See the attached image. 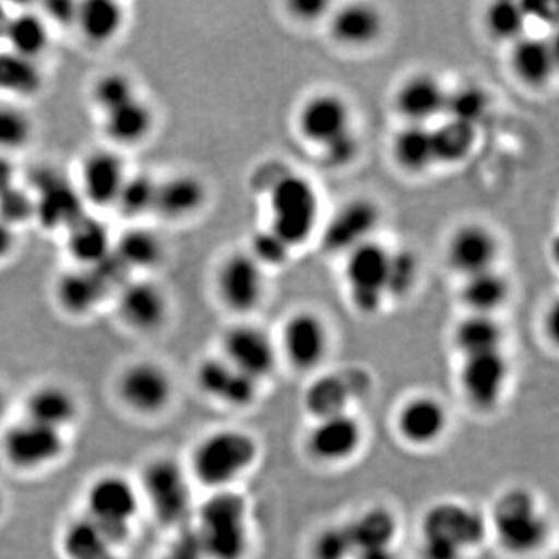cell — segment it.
<instances>
[{"label":"cell","instance_id":"31","mask_svg":"<svg viewBox=\"0 0 559 559\" xmlns=\"http://www.w3.org/2000/svg\"><path fill=\"white\" fill-rule=\"evenodd\" d=\"M66 231V249L79 267L90 270L112 253L114 240L108 227L94 216L81 215Z\"/></svg>","mask_w":559,"mask_h":559},{"label":"cell","instance_id":"12","mask_svg":"<svg viewBox=\"0 0 559 559\" xmlns=\"http://www.w3.org/2000/svg\"><path fill=\"white\" fill-rule=\"evenodd\" d=\"M116 305L121 323L139 334L157 333L171 312L167 293L153 280H128L117 290Z\"/></svg>","mask_w":559,"mask_h":559},{"label":"cell","instance_id":"53","mask_svg":"<svg viewBox=\"0 0 559 559\" xmlns=\"http://www.w3.org/2000/svg\"><path fill=\"white\" fill-rule=\"evenodd\" d=\"M39 13L51 28H73L75 27L76 13H79V2H73V0H49V2H44L40 5Z\"/></svg>","mask_w":559,"mask_h":559},{"label":"cell","instance_id":"50","mask_svg":"<svg viewBox=\"0 0 559 559\" xmlns=\"http://www.w3.org/2000/svg\"><path fill=\"white\" fill-rule=\"evenodd\" d=\"M35 216V200L16 186L0 193V223L14 227Z\"/></svg>","mask_w":559,"mask_h":559},{"label":"cell","instance_id":"52","mask_svg":"<svg viewBox=\"0 0 559 559\" xmlns=\"http://www.w3.org/2000/svg\"><path fill=\"white\" fill-rule=\"evenodd\" d=\"M323 148V160L331 167H345L349 162L355 160L358 154V139L352 131L345 132L341 138L331 140Z\"/></svg>","mask_w":559,"mask_h":559},{"label":"cell","instance_id":"19","mask_svg":"<svg viewBox=\"0 0 559 559\" xmlns=\"http://www.w3.org/2000/svg\"><path fill=\"white\" fill-rule=\"evenodd\" d=\"M347 524L352 559H396L400 522L385 507H370Z\"/></svg>","mask_w":559,"mask_h":559},{"label":"cell","instance_id":"57","mask_svg":"<svg viewBox=\"0 0 559 559\" xmlns=\"http://www.w3.org/2000/svg\"><path fill=\"white\" fill-rule=\"evenodd\" d=\"M11 13L3 3H0V40L5 36L7 25H9Z\"/></svg>","mask_w":559,"mask_h":559},{"label":"cell","instance_id":"46","mask_svg":"<svg viewBox=\"0 0 559 559\" xmlns=\"http://www.w3.org/2000/svg\"><path fill=\"white\" fill-rule=\"evenodd\" d=\"M488 108L489 97L487 92L479 86L469 84V86L459 87L457 91L448 94L444 112L450 116V120L477 128V124L487 116Z\"/></svg>","mask_w":559,"mask_h":559},{"label":"cell","instance_id":"13","mask_svg":"<svg viewBox=\"0 0 559 559\" xmlns=\"http://www.w3.org/2000/svg\"><path fill=\"white\" fill-rule=\"evenodd\" d=\"M128 175L121 151L112 146L91 150L80 165L81 200L92 207L114 209Z\"/></svg>","mask_w":559,"mask_h":559},{"label":"cell","instance_id":"14","mask_svg":"<svg viewBox=\"0 0 559 559\" xmlns=\"http://www.w3.org/2000/svg\"><path fill=\"white\" fill-rule=\"evenodd\" d=\"M263 266L250 253L235 252L219 264L216 293L227 310L246 314L263 299Z\"/></svg>","mask_w":559,"mask_h":559},{"label":"cell","instance_id":"29","mask_svg":"<svg viewBox=\"0 0 559 559\" xmlns=\"http://www.w3.org/2000/svg\"><path fill=\"white\" fill-rule=\"evenodd\" d=\"M496 257L498 241L495 235L477 224H469L455 231L448 249L451 266L466 277L492 270Z\"/></svg>","mask_w":559,"mask_h":559},{"label":"cell","instance_id":"30","mask_svg":"<svg viewBox=\"0 0 559 559\" xmlns=\"http://www.w3.org/2000/svg\"><path fill=\"white\" fill-rule=\"evenodd\" d=\"M448 92L433 76L419 73L396 92L395 105L401 116L412 124H426L447 108Z\"/></svg>","mask_w":559,"mask_h":559},{"label":"cell","instance_id":"59","mask_svg":"<svg viewBox=\"0 0 559 559\" xmlns=\"http://www.w3.org/2000/svg\"><path fill=\"white\" fill-rule=\"evenodd\" d=\"M0 510H2V496H0Z\"/></svg>","mask_w":559,"mask_h":559},{"label":"cell","instance_id":"22","mask_svg":"<svg viewBox=\"0 0 559 559\" xmlns=\"http://www.w3.org/2000/svg\"><path fill=\"white\" fill-rule=\"evenodd\" d=\"M380 210L369 200H355L345 204L333 216L323 234V248L329 252L348 253L377 229Z\"/></svg>","mask_w":559,"mask_h":559},{"label":"cell","instance_id":"15","mask_svg":"<svg viewBox=\"0 0 559 559\" xmlns=\"http://www.w3.org/2000/svg\"><path fill=\"white\" fill-rule=\"evenodd\" d=\"M364 443V426L352 412L316 419L307 436V451L316 462L340 465L358 454Z\"/></svg>","mask_w":559,"mask_h":559},{"label":"cell","instance_id":"20","mask_svg":"<svg viewBox=\"0 0 559 559\" xmlns=\"http://www.w3.org/2000/svg\"><path fill=\"white\" fill-rule=\"evenodd\" d=\"M396 432L414 448L439 443L450 428V412L437 396L415 395L396 414Z\"/></svg>","mask_w":559,"mask_h":559},{"label":"cell","instance_id":"3","mask_svg":"<svg viewBox=\"0 0 559 559\" xmlns=\"http://www.w3.org/2000/svg\"><path fill=\"white\" fill-rule=\"evenodd\" d=\"M488 532L500 549L513 557H528L546 546L550 521L538 498L527 488L506 489L487 516Z\"/></svg>","mask_w":559,"mask_h":559},{"label":"cell","instance_id":"36","mask_svg":"<svg viewBox=\"0 0 559 559\" xmlns=\"http://www.w3.org/2000/svg\"><path fill=\"white\" fill-rule=\"evenodd\" d=\"M382 17L380 11L366 3H353L342 9L331 24L334 39L345 46H367L380 36Z\"/></svg>","mask_w":559,"mask_h":559},{"label":"cell","instance_id":"55","mask_svg":"<svg viewBox=\"0 0 559 559\" xmlns=\"http://www.w3.org/2000/svg\"><path fill=\"white\" fill-rule=\"evenodd\" d=\"M164 559H205L194 532L178 540Z\"/></svg>","mask_w":559,"mask_h":559},{"label":"cell","instance_id":"21","mask_svg":"<svg viewBox=\"0 0 559 559\" xmlns=\"http://www.w3.org/2000/svg\"><path fill=\"white\" fill-rule=\"evenodd\" d=\"M282 345L294 369L312 370L320 366L329 353V330L319 316L297 312L283 329Z\"/></svg>","mask_w":559,"mask_h":559},{"label":"cell","instance_id":"44","mask_svg":"<svg viewBox=\"0 0 559 559\" xmlns=\"http://www.w3.org/2000/svg\"><path fill=\"white\" fill-rule=\"evenodd\" d=\"M35 123L20 103L0 102V156H9L31 145Z\"/></svg>","mask_w":559,"mask_h":559},{"label":"cell","instance_id":"39","mask_svg":"<svg viewBox=\"0 0 559 559\" xmlns=\"http://www.w3.org/2000/svg\"><path fill=\"white\" fill-rule=\"evenodd\" d=\"M503 331L499 322L487 314H471L455 326V348L463 358L481 355V353L502 349Z\"/></svg>","mask_w":559,"mask_h":559},{"label":"cell","instance_id":"10","mask_svg":"<svg viewBox=\"0 0 559 559\" xmlns=\"http://www.w3.org/2000/svg\"><path fill=\"white\" fill-rule=\"evenodd\" d=\"M390 252L374 241H367L348 252L347 277L349 297L356 310L374 314L388 297Z\"/></svg>","mask_w":559,"mask_h":559},{"label":"cell","instance_id":"42","mask_svg":"<svg viewBox=\"0 0 559 559\" xmlns=\"http://www.w3.org/2000/svg\"><path fill=\"white\" fill-rule=\"evenodd\" d=\"M157 179L148 173H130L124 180L114 210L121 218L135 221L154 213L156 204Z\"/></svg>","mask_w":559,"mask_h":559},{"label":"cell","instance_id":"2","mask_svg":"<svg viewBox=\"0 0 559 559\" xmlns=\"http://www.w3.org/2000/svg\"><path fill=\"white\" fill-rule=\"evenodd\" d=\"M260 457V444L242 429L213 430L202 437L190 455V476L215 491L231 489Z\"/></svg>","mask_w":559,"mask_h":559},{"label":"cell","instance_id":"33","mask_svg":"<svg viewBox=\"0 0 559 559\" xmlns=\"http://www.w3.org/2000/svg\"><path fill=\"white\" fill-rule=\"evenodd\" d=\"M43 68L39 61L28 60L9 49L0 50V95L20 103L38 97L44 90Z\"/></svg>","mask_w":559,"mask_h":559},{"label":"cell","instance_id":"37","mask_svg":"<svg viewBox=\"0 0 559 559\" xmlns=\"http://www.w3.org/2000/svg\"><path fill=\"white\" fill-rule=\"evenodd\" d=\"M555 62H557L555 51L544 39H518L513 53H511L514 72L524 83L532 84V86H539L550 79Z\"/></svg>","mask_w":559,"mask_h":559},{"label":"cell","instance_id":"18","mask_svg":"<svg viewBox=\"0 0 559 559\" xmlns=\"http://www.w3.org/2000/svg\"><path fill=\"white\" fill-rule=\"evenodd\" d=\"M194 378L205 396L231 409H248L260 396V382L235 369L223 356L201 360Z\"/></svg>","mask_w":559,"mask_h":559},{"label":"cell","instance_id":"48","mask_svg":"<svg viewBox=\"0 0 559 559\" xmlns=\"http://www.w3.org/2000/svg\"><path fill=\"white\" fill-rule=\"evenodd\" d=\"M418 275L417 257L411 250L390 253L388 267V296L404 297L414 288Z\"/></svg>","mask_w":559,"mask_h":559},{"label":"cell","instance_id":"41","mask_svg":"<svg viewBox=\"0 0 559 559\" xmlns=\"http://www.w3.org/2000/svg\"><path fill=\"white\" fill-rule=\"evenodd\" d=\"M80 200L81 198L76 197L75 191H70L69 187L50 183L39 200H35V216H39L40 223L49 229H68L83 215L79 209Z\"/></svg>","mask_w":559,"mask_h":559},{"label":"cell","instance_id":"17","mask_svg":"<svg viewBox=\"0 0 559 559\" xmlns=\"http://www.w3.org/2000/svg\"><path fill=\"white\" fill-rule=\"evenodd\" d=\"M369 390L370 382L360 371L323 373L305 389L304 407L314 421L334 417L349 412V406Z\"/></svg>","mask_w":559,"mask_h":559},{"label":"cell","instance_id":"28","mask_svg":"<svg viewBox=\"0 0 559 559\" xmlns=\"http://www.w3.org/2000/svg\"><path fill=\"white\" fill-rule=\"evenodd\" d=\"M127 10L117 0H83L79 2L75 31L92 47H106L119 38L127 25Z\"/></svg>","mask_w":559,"mask_h":559},{"label":"cell","instance_id":"49","mask_svg":"<svg viewBox=\"0 0 559 559\" xmlns=\"http://www.w3.org/2000/svg\"><path fill=\"white\" fill-rule=\"evenodd\" d=\"M312 559H352V540L347 524H334L316 536L311 547Z\"/></svg>","mask_w":559,"mask_h":559},{"label":"cell","instance_id":"11","mask_svg":"<svg viewBox=\"0 0 559 559\" xmlns=\"http://www.w3.org/2000/svg\"><path fill=\"white\" fill-rule=\"evenodd\" d=\"M460 390L469 406L480 412L498 409L510 382V362L502 349L463 358Z\"/></svg>","mask_w":559,"mask_h":559},{"label":"cell","instance_id":"54","mask_svg":"<svg viewBox=\"0 0 559 559\" xmlns=\"http://www.w3.org/2000/svg\"><path fill=\"white\" fill-rule=\"evenodd\" d=\"M329 9V2L323 0H294L289 3L290 13L301 21H316Z\"/></svg>","mask_w":559,"mask_h":559},{"label":"cell","instance_id":"5","mask_svg":"<svg viewBox=\"0 0 559 559\" xmlns=\"http://www.w3.org/2000/svg\"><path fill=\"white\" fill-rule=\"evenodd\" d=\"M139 487L119 473H106L92 480L84 496L87 520L98 525L117 544L131 533L140 511Z\"/></svg>","mask_w":559,"mask_h":559},{"label":"cell","instance_id":"43","mask_svg":"<svg viewBox=\"0 0 559 559\" xmlns=\"http://www.w3.org/2000/svg\"><path fill=\"white\" fill-rule=\"evenodd\" d=\"M476 135V128L455 120H448L432 130L436 164H459L465 160L474 148Z\"/></svg>","mask_w":559,"mask_h":559},{"label":"cell","instance_id":"26","mask_svg":"<svg viewBox=\"0 0 559 559\" xmlns=\"http://www.w3.org/2000/svg\"><path fill=\"white\" fill-rule=\"evenodd\" d=\"M24 409L25 418L64 432L79 418L80 401L66 385L49 382L28 393Z\"/></svg>","mask_w":559,"mask_h":559},{"label":"cell","instance_id":"16","mask_svg":"<svg viewBox=\"0 0 559 559\" xmlns=\"http://www.w3.org/2000/svg\"><path fill=\"white\" fill-rule=\"evenodd\" d=\"M223 358L261 384L277 366V348L266 331L240 323L224 334Z\"/></svg>","mask_w":559,"mask_h":559},{"label":"cell","instance_id":"47","mask_svg":"<svg viewBox=\"0 0 559 559\" xmlns=\"http://www.w3.org/2000/svg\"><path fill=\"white\" fill-rule=\"evenodd\" d=\"M525 21H527V14L522 3L510 2V0L492 3L485 17L488 32L500 40L521 39Z\"/></svg>","mask_w":559,"mask_h":559},{"label":"cell","instance_id":"7","mask_svg":"<svg viewBox=\"0 0 559 559\" xmlns=\"http://www.w3.org/2000/svg\"><path fill=\"white\" fill-rule=\"evenodd\" d=\"M139 491L160 524L178 525L187 520L191 510V487L189 473L178 460L160 455L146 462Z\"/></svg>","mask_w":559,"mask_h":559},{"label":"cell","instance_id":"56","mask_svg":"<svg viewBox=\"0 0 559 559\" xmlns=\"http://www.w3.org/2000/svg\"><path fill=\"white\" fill-rule=\"evenodd\" d=\"M14 186V167L9 156H0V193Z\"/></svg>","mask_w":559,"mask_h":559},{"label":"cell","instance_id":"8","mask_svg":"<svg viewBox=\"0 0 559 559\" xmlns=\"http://www.w3.org/2000/svg\"><path fill=\"white\" fill-rule=\"evenodd\" d=\"M116 393L128 411L142 417L164 414L175 400L170 371L154 360H135L120 371Z\"/></svg>","mask_w":559,"mask_h":559},{"label":"cell","instance_id":"38","mask_svg":"<svg viewBox=\"0 0 559 559\" xmlns=\"http://www.w3.org/2000/svg\"><path fill=\"white\" fill-rule=\"evenodd\" d=\"M393 157L406 171L428 170L436 164L432 130L426 124H407L393 139Z\"/></svg>","mask_w":559,"mask_h":559},{"label":"cell","instance_id":"32","mask_svg":"<svg viewBox=\"0 0 559 559\" xmlns=\"http://www.w3.org/2000/svg\"><path fill=\"white\" fill-rule=\"evenodd\" d=\"M112 253L128 272L153 271L164 263L165 245L157 231L135 226L114 240Z\"/></svg>","mask_w":559,"mask_h":559},{"label":"cell","instance_id":"23","mask_svg":"<svg viewBox=\"0 0 559 559\" xmlns=\"http://www.w3.org/2000/svg\"><path fill=\"white\" fill-rule=\"evenodd\" d=\"M207 202V187L197 175L176 173L157 180L154 215L179 223L198 215Z\"/></svg>","mask_w":559,"mask_h":559},{"label":"cell","instance_id":"9","mask_svg":"<svg viewBox=\"0 0 559 559\" xmlns=\"http://www.w3.org/2000/svg\"><path fill=\"white\" fill-rule=\"evenodd\" d=\"M2 452L13 468L25 473L49 468L64 455V432L24 418L3 433Z\"/></svg>","mask_w":559,"mask_h":559},{"label":"cell","instance_id":"4","mask_svg":"<svg viewBox=\"0 0 559 559\" xmlns=\"http://www.w3.org/2000/svg\"><path fill=\"white\" fill-rule=\"evenodd\" d=\"M205 559H245L250 547L249 502L231 489L215 491L198 513L194 530Z\"/></svg>","mask_w":559,"mask_h":559},{"label":"cell","instance_id":"51","mask_svg":"<svg viewBox=\"0 0 559 559\" xmlns=\"http://www.w3.org/2000/svg\"><path fill=\"white\" fill-rule=\"evenodd\" d=\"M290 248L274 231L263 230L253 237L252 252L253 257L261 266H280L288 260Z\"/></svg>","mask_w":559,"mask_h":559},{"label":"cell","instance_id":"35","mask_svg":"<svg viewBox=\"0 0 559 559\" xmlns=\"http://www.w3.org/2000/svg\"><path fill=\"white\" fill-rule=\"evenodd\" d=\"M119 544L86 516L76 518L61 533L66 559H119Z\"/></svg>","mask_w":559,"mask_h":559},{"label":"cell","instance_id":"40","mask_svg":"<svg viewBox=\"0 0 559 559\" xmlns=\"http://www.w3.org/2000/svg\"><path fill=\"white\" fill-rule=\"evenodd\" d=\"M509 296V282L495 270L466 277L462 290V299L468 305L473 314L491 316L506 304Z\"/></svg>","mask_w":559,"mask_h":559},{"label":"cell","instance_id":"25","mask_svg":"<svg viewBox=\"0 0 559 559\" xmlns=\"http://www.w3.org/2000/svg\"><path fill=\"white\" fill-rule=\"evenodd\" d=\"M156 128V114L148 103L140 97L124 103L119 108L102 116V130L110 146L116 150L134 148L142 145Z\"/></svg>","mask_w":559,"mask_h":559},{"label":"cell","instance_id":"27","mask_svg":"<svg viewBox=\"0 0 559 559\" xmlns=\"http://www.w3.org/2000/svg\"><path fill=\"white\" fill-rule=\"evenodd\" d=\"M299 124L301 134L320 146L352 131L347 103L331 94L310 98L301 108Z\"/></svg>","mask_w":559,"mask_h":559},{"label":"cell","instance_id":"1","mask_svg":"<svg viewBox=\"0 0 559 559\" xmlns=\"http://www.w3.org/2000/svg\"><path fill=\"white\" fill-rule=\"evenodd\" d=\"M488 532L487 514L460 500H440L423 514V559H466L480 549Z\"/></svg>","mask_w":559,"mask_h":559},{"label":"cell","instance_id":"58","mask_svg":"<svg viewBox=\"0 0 559 559\" xmlns=\"http://www.w3.org/2000/svg\"><path fill=\"white\" fill-rule=\"evenodd\" d=\"M9 395H7L5 389L0 385V421L5 418L7 412H9Z\"/></svg>","mask_w":559,"mask_h":559},{"label":"cell","instance_id":"6","mask_svg":"<svg viewBox=\"0 0 559 559\" xmlns=\"http://www.w3.org/2000/svg\"><path fill=\"white\" fill-rule=\"evenodd\" d=\"M272 227L289 248L304 245L316 229L319 198L314 187L299 175H286L271 191Z\"/></svg>","mask_w":559,"mask_h":559},{"label":"cell","instance_id":"24","mask_svg":"<svg viewBox=\"0 0 559 559\" xmlns=\"http://www.w3.org/2000/svg\"><path fill=\"white\" fill-rule=\"evenodd\" d=\"M109 290L94 270L75 267L62 272L55 282L53 297L58 308L70 318H87L108 299Z\"/></svg>","mask_w":559,"mask_h":559},{"label":"cell","instance_id":"45","mask_svg":"<svg viewBox=\"0 0 559 559\" xmlns=\"http://www.w3.org/2000/svg\"><path fill=\"white\" fill-rule=\"evenodd\" d=\"M90 97L92 105L103 116L139 95L135 91L134 80L130 75L120 70H109V72L98 75L92 83Z\"/></svg>","mask_w":559,"mask_h":559},{"label":"cell","instance_id":"34","mask_svg":"<svg viewBox=\"0 0 559 559\" xmlns=\"http://www.w3.org/2000/svg\"><path fill=\"white\" fill-rule=\"evenodd\" d=\"M7 49L39 61L51 46V27L39 11L24 10L11 13L5 36Z\"/></svg>","mask_w":559,"mask_h":559}]
</instances>
